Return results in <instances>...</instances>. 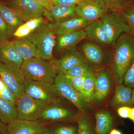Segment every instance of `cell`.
<instances>
[{"label":"cell","instance_id":"cell-1","mask_svg":"<svg viewBox=\"0 0 134 134\" xmlns=\"http://www.w3.org/2000/svg\"><path fill=\"white\" fill-rule=\"evenodd\" d=\"M113 44L110 69L117 85L122 84L124 76L133 61V37L128 34H122Z\"/></svg>","mask_w":134,"mask_h":134},{"label":"cell","instance_id":"cell-2","mask_svg":"<svg viewBox=\"0 0 134 134\" xmlns=\"http://www.w3.org/2000/svg\"><path fill=\"white\" fill-rule=\"evenodd\" d=\"M56 34L52 23L45 21L37 29L25 38L32 42L40 58L53 60V50L56 44Z\"/></svg>","mask_w":134,"mask_h":134},{"label":"cell","instance_id":"cell-3","mask_svg":"<svg viewBox=\"0 0 134 134\" xmlns=\"http://www.w3.org/2000/svg\"><path fill=\"white\" fill-rule=\"evenodd\" d=\"M20 69L26 80L54 83L58 70L53 64L41 58L24 61Z\"/></svg>","mask_w":134,"mask_h":134},{"label":"cell","instance_id":"cell-4","mask_svg":"<svg viewBox=\"0 0 134 134\" xmlns=\"http://www.w3.org/2000/svg\"><path fill=\"white\" fill-rule=\"evenodd\" d=\"M54 84L60 94L74 105L79 112L88 114L93 111L92 104L74 87L64 73L58 71Z\"/></svg>","mask_w":134,"mask_h":134},{"label":"cell","instance_id":"cell-5","mask_svg":"<svg viewBox=\"0 0 134 134\" xmlns=\"http://www.w3.org/2000/svg\"><path fill=\"white\" fill-rule=\"evenodd\" d=\"M81 113L68 106L63 100L47 105L40 120L48 124L77 121Z\"/></svg>","mask_w":134,"mask_h":134},{"label":"cell","instance_id":"cell-6","mask_svg":"<svg viewBox=\"0 0 134 134\" xmlns=\"http://www.w3.org/2000/svg\"><path fill=\"white\" fill-rule=\"evenodd\" d=\"M25 92L32 98L46 105L65 99L59 93L54 83L26 80Z\"/></svg>","mask_w":134,"mask_h":134},{"label":"cell","instance_id":"cell-7","mask_svg":"<svg viewBox=\"0 0 134 134\" xmlns=\"http://www.w3.org/2000/svg\"><path fill=\"white\" fill-rule=\"evenodd\" d=\"M95 86L90 103L92 104L98 105L106 100L115 83L110 69L99 70L95 73Z\"/></svg>","mask_w":134,"mask_h":134},{"label":"cell","instance_id":"cell-8","mask_svg":"<svg viewBox=\"0 0 134 134\" xmlns=\"http://www.w3.org/2000/svg\"><path fill=\"white\" fill-rule=\"evenodd\" d=\"M47 105L25 93L17 100L16 119L30 121L39 120Z\"/></svg>","mask_w":134,"mask_h":134},{"label":"cell","instance_id":"cell-9","mask_svg":"<svg viewBox=\"0 0 134 134\" xmlns=\"http://www.w3.org/2000/svg\"><path fill=\"white\" fill-rule=\"evenodd\" d=\"M2 3L14 10L24 22L42 16L46 11L35 0H6Z\"/></svg>","mask_w":134,"mask_h":134},{"label":"cell","instance_id":"cell-10","mask_svg":"<svg viewBox=\"0 0 134 134\" xmlns=\"http://www.w3.org/2000/svg\"><path fill=\"white\" fill-rule=\"evenodd\" d=\"M0 77L18 98L25 94L26 79L21 70L16 69L0 62Z\"/></svg>","mask_w":134,"mask_h":134},{"label":"cell","instance_id":"cell-11","mask_svg":"<svg viewBox=\"0 0 134 134\" xmlns=\"http://www.w3.org/2000/svg\"><path fill=\"white\" fill-rule=\"evenodd\" d=\"M108 10L99 0H85L75 7L77 16L91 23L98 20Z\"/></svg>","mask_w":134,"mask_h":134},{"label":"cell","instance_id":"cell-12","mask_svg":"<svg viewBox=\"0 0 134 134\" xmlns=\"http://www.w3.org/2000/svg\"><path fill=\"white\" fill-rule=\"evenodd\" d=\"M100 18L107 33L113 44L123 32L127 33L126 26L120 18L118 12H107Z\"/></svg>","mask_w":134,"mask_h":134},{"label":"cell","instance_id":"cell-13","mask_svg":"<svg viewBox=\"0 0 134 134\" xmlns=\"http://www.w3.org/2000/svg\"><path fill=\"white\" fill-rule=\"evenodd\" d=\"M45 124L36 121L15 119L8 125L7 134H38L47 129Z\"/></svg>","mask_w":134,"mask_h":134},{"label":"cell","instance_id":"cell-14","mask_svg":"<svg viewBox=\"0 0 134 134\" xmlns=\"http://www.w3.org/2000/svg\"><path fill=\"white\" fill-rule=\"evenodd\" d=\"M87 37L84 30L70 32L56 37L55 50L59 53H65L74 49L75 46Z\"/></svg>","mask_w":134,"mask_h":134},{"label":"cell","instance_id":"cell-15","mask_svg":"<svg viewBox=\"0 0 134 134\" xmlns=\"http://www.w3.org/2000/svg\"><path fill=\"white\" fill-rule=\"evenodd\" d=\"M75 7L53 4L48 11L46 10L43 16L50 23H61L77 16Z\"/></svg>","mask_w":134,"mask_h":134},{"label":"cell","instance_id":"cell-16","mask_svg":"<svg viewBox=\"0 0 134 134\" xmlns=\"http://www.w3.org/2000/svg\"><path fill=\"white\" fill-rule=\"evenodd\" d=\"M58 71L66 72L73 67L87 62L82 55L74 49L64 53L59 59L52 61Z\"/></svg>","mask_w":134,"mask_h":134},{"label":"cell","instance_id":"cell-17","mask_svg":"<svg viewBox=\"0 0 134 134\" xmlns=\"http://www.w3.org/2000/svg\"><path fill=\"white\" fill-rule=\"evenodd\" d=\"M85 60L89 65L99 70L105 61V56L102 49L98 46L90 43H85L82 47ZM91 67V66H90Z\"/></svg>","mask_w":134,"mask_h":134},{"label":"cell","instance_id":"cell-18","mask_svg":"<svg viewBox=\"0 0 134 134\" xmlns=\"http://www.w3.org/2000/svg\"><path fill=\"white\" fill-rule=\"evenodd\" d=\"M24 61L11 41L2 43L0 45V62L19 70Z\"/></svg>","mask_w":134,"mask_h":134},{"label":"cell","instance_id":"cell-19","mask_svg":"<svg viewBox=\"0 0 134 134\" xmlns=\"http://www.w3.org/2000/svg\"><path fill=\"white\" fill-rule=\"evenodd\" d=\"M91 23L77 16L61 23H52L56 36H60L83 30Z\"/></svg>","mask_w":134,"mask_h":134},{"label":"cell","instance_id":"cell-20","mask_svg":"<svg viewBox=\"0 0 134 134\" xmlns=\"http://www.w3.org/2000/svg\"><path fill=\"white\" fill-rule=\"evenodd\" d=\"M84 29L87 37L96 43L104 45L113 44L100 20L92 22Z\"/></svg>","mask_w":134,"mask_h":134},{"label":"cell","instance_id":"cell-21","mask_svg":"<svg viewBox=\"0 0 134 134\" xmlns=\"http://www.w3.org/2000/svg\"><path fill=\"white\" fill-rule=\"evenodd\" d=\"M132 88L123 84L115 86L114 95L110 105L116 109L123 106L133 107L132 103Z\"/></svg>","mask_w":134,"mask_h":134},{"label":"cell","instance_id":"cell-22","mask_svg":"<svg viewBox=\"0 0 134 134\" xmlns=\"http://www.w3.org/2000/svg\"><path fill=\"white\" fill-rule=\"evenodd\" d=\"M0 15L7 25L10 37L18 28L24 23L14 10L1 2H0Z\"/></svg>","mask_w":134,"mask_h":134},{"label":"cell","instance_id":"cell-23","mask_svg":"<svg viewBox=\"0 0 134 134\" xmlns=\"http://www.w3.org/2000/svg\"><path fill=\"white\" fill-rule=\"evenodd\" d=\"M12 44L24 60L40 58L36 47L27 39H16L11 41Z\"/></svg>","mask_w":134,"mask_h":134},{"label":"cell","instance_id":"cell-24","mask_svg":"<svg viewBox=\"0 0 134 134\" xmlns=\"http://www.w3.org/2000/svg\"><path fill=\"white\" fill-rule=\"evenodd\" d=\"M96 134H108L113 125V117L108 111L100 110L95 114Z\"/></svg>","mask_w":134,"mask_h":134},{"label":"cell","instance_id":"cell-25","mask_svg":"<svg viewBox=\"0 0 134 134\" xmlns=\"http://www.w3.org/2000/svg\"><path fill=\"white\" fill-rule=\"evenodd\" d=\"M45 21V19L42 16L30 19L20 25L12 36L16 39L26 38L37 29Z\"/></svg>","mask_w":134,"mask_h":134},{"label":"cell","instance_id":"cell-26","mask_svg":"<svg viewBox=\"0 0 134 134\" xmlns=\"http://www.w3.org/2000/svg\"><path fill=\"white\" fill-rule=\"evenodd\" d=\"M17 115L16 104L0 96V119L2 121L8 125L16 119Z\"/></svg>","mask_w":134,"mask_h":134},{"label":"cell","instance_id":"cell-27","mask_svg":"<svg viewBox=\"0 0 134 134\" xmlns=\"http://www.w3.org/2000/svg\"><path fill=\"white\" fill-rule=\"evenodd\" d=\"M77 122V134H94L91 120L87 114H80Z\"/></svg>","mask_w":134,"mask_h":134},{"label":"cell","instance_id":"cell-28","mask_svg":"<svg viewBox=\"0 0 134 134\" xmlns=\"http://www.w3.org/2000/svg\"><path fill=\"white\" fill-rule=\"evenodd\" d=\"M118 13L127 30V34L134 36V11L132 8L122 10Z\"/></svg>","mask_w":134,"mask_h":134},{"label":"cell","instance_id":"cell-29","mask_svg":"<svg viewBox=\"0 0 134 134\" xmlns=\"http://www.w3.org/2000/svg\"><path fill=\"white\" fill-rule=\"evenodd\" d=\"M95 80L96 77L94 72L85 77L81 91L90 103L91 99L94 90Z\"/></svg>","mask_w":134,"mask_h":134},{"label":"cell","instance_id":"cell-30","mask_svg":"<svg viewBox=\"0 0 134 134\" xmlns=\"http://www.w3.org/2000/svg\"><path fill=\"white\" fill-rule=\"evenodd\" d=\"M50 134H77V125L63 124L47 127Z\"/></svg>","mask_w":134,"mask_h":134},{"label":"cell","instance_id":"cell-31","mask_svg":"<svg viewBox=\"0 0 134 134\" xmlns=\"http://www.w3.org/2000/svg\"><path fill=\"white\" fill-rule=\"evenodd\" d=\"M93 72L91 67L86 62L76 65L63 73L72 76L86 77Z\"/></svg>","mask_w":134,"mask_h":134},{"label":"cell","instance_id":"cell-32","mask_svg":"<svg viewBox=\"0 0 134 134\" xmlns=\"http://www.w3.org/2000/svg\"><path fill=\"white\" fill-rule=\"evenodd\" d=\"M108 10L115 12L122 8V4L126 0H99Z\"/></svg>","mask_w":134,"mask_h":134},{"label":"cell","instance_id":"cell-33","mask_svg":"<svg viewBox=\"0 0 134 134\" xmlns=\"http://www.w3.org/2000/svg\"><path fill=\"white\" fill-rule=\"evenodd\" d=\"M122 84L132 88H134V59L132 65L124 76Z\"/></svg>","mask_w":134,"mask_h":134},{"label":"cell","instance_id":"cell-34","mask_svg":"<svg viewBox=\"0 0 134 134\" xmlns=\"http://www.w3.org/2000/svg\"><path fill=\"white\" fill-rule=\"evenodd\" d=\"M10 38L7 25L0 15V41L3 43L9 42Z\"/></svg>","mask_w":134,"mask_h":134},{"label":"cell","instance_id":"cell-35","mask_svg":"<svg viewBox=\"0 0 134 134\" xmlns=\"http://www.w3.org/2000/svg\"><path fill=\"white\" fill-rule=\"evenodd\" d=\"M65 75L69 79L74 87L77 91L81 92L85 77L72 76L69 75Z\"/></svg>","mask_w":134,"mask_h":134},{"label":"cell","instance_id":"cell-36","mask_svg":"<svg viewBox=\"0 0 134 134\" xmlns=\"http://www.w3.org/2000/svg\"><path fill=\"white\" fill-rule=\"evenodd\" d=\"M0 96L10 103L16 104L18 98L15 94L7 86L0 94Z\"/></svg>","mask_w":134,"mask_h":134},{"label":"cell","instance_id":"cell-37","mask_svg":"<svg viewBox=\"0 0 134 134\" xmlns=\"http://www.w3.org/2000/svg\"><path fill=\"white\" fill-rule=\"evenodd\" d=\"M85 0H52L55 5H62L69 6H76Z\"/></svg>","mask_w":134,"mask_h":134},{"label":"cell","instance_id":"cell-38","mask_svg":"<svg viewBox=\"0 0 134 134\" xmlns=\"http://www.w3.org/2000/svg\"><path fill=\"white\" fill-rule=\"evenodd\" d=\"M131 107L128 106H123L117 109V114L121 118L129 119Z\"/></svg>","mask_w":134,"mask_h":134},{"label":"cell","instance_id":"cell-39","mask_svg":"<svg viewBox=\"0 0 134 134\" xmlns=\"http://www.w3.org/2000/svg\"><path fill=\"white\" fill-rule=\"evenodd\" d=\"M36 2L43 7L47 10L48 11L50 7L53 4L52 0H35Z\"/></svg>","mask_w":134,"mask_h":134},{"label":"cell","instance_id":"cell-40","mask_svg":"<svg viewBox=\"0 0 134 134\" xmlns=\"http://www.w3.org/2000/svg\"><path fill=\"white\" fill-rule=\"evenodd\" d=\"M8 125L2 121L0 119V134L4 133L7 131Z\"/></svg>","mask_w":134,"mask_h":134},{"label":"cell","instance_id":"cell-41","mask_svg":"<svg viewBox=\"0 0 134 134\" xmlns=\"http://www.w3.org/2000/svg\"><path fill=\"white\" fill-rule=\"evenodd\" d=\"M7 86V85L5 83V82L0 77V94L5 90Z\"/></svg>","mask_w":134,"mask_h":134},{"label":"cell","instance_id":"cell-42","mask_svg":"<svg viewBox=\"0 0 134 134\" xmlns=\"http://www.w3.org/2000/svg\"><path fill=\"white\" fill-rule=\"evenodd\" d=\"M129 119L134 122V107L131 108Z\"/></svg>","mask_w":134,"mask_h":134},{"label":"cell","instance_id":"cell-43","mask_svg":"<svg viewBox=\"0 0 134 134\" xmlns=\"http://www.w3.org/2000/svg\"><path fill=\"white\" fill-rule=\"evenodd\" d=\"M110 134H122L121 132L119 130L117 129H114L111 130L110 132Z\"/></svg>","mask_w":134,"mask_h":134},{"label":"cell","instance_id":"cell-44","mask_svg":"<svg viewBox=\"0 0 134 134\" xmlns=\"http://www.w3.org/2000/svg\"><path fill=\"white\" fill-rule=\"evenodd\" d=\"M132 106L134 107V88H132Z\"/></svg>","mask_w":134,"mask_h":134},{"label":"cell","instance_id":"cell-45","mask_svg":"<svg viewBox=\"0 0 134 134\" xmlns=\"http://www.w3.org/2000/svg\"><path fill=\"white\" fill-rule=\"evenodd\" d=\"M38 134H50L48 132H47V130H46L45 131H44V132H42V133H39Z\"/></svg>","mask_w":134,"mask_h":134},{"label":"cell","instance_id":"cell-46","mask_svg":"<svg viewBox=\"0 0 134 134\" xmlns=\"http://www.w3.org/2000/svg\"><path fill=\"white\" fill-rule=\"evenodd\" d=\"M131 8H132V9H133V10L134 11V6H133V7H132Z\"/></svg>","mask_w":134,"mask_h":134},{"label":"cell","instance_id":"cell-47","mask_svg":"<svg viewBox=\"0 0 134 134\" xmlns=\"http://www.w3.org/2000/svg\"><path fill=\"white\" fill-rule=\"evenodd\" d=\"M2 134H7V132H5V133H4Z\"/></svg>","mask_w":134,"mask_h":134},{"label":"cell","instance_id":"cell-48","mask_svg":"<svg viewBox=\"0 0 134 134\" xmlns=\"http://www.w3.org/2000/svg\"><path fill=\"white\" fill-rule=\"evenodd\" d=\"M2 42H1V41H0V45H1V44H2Z\"/></svg>","mask_w":134,"mask_h":134},{"label":"cell","instance_id":"cell-49","mask_svg":"<svg viewBox=\"0 0 134 134\" xmlns=\"http://www.w3.org/2000/svg\"><path fill=\"white\" fill-rule=\"evenodd\" d=\"M133 39H134V36L133 37Z\"/></svg>","mask_w":134,"mask_h":134}]
</instances>
